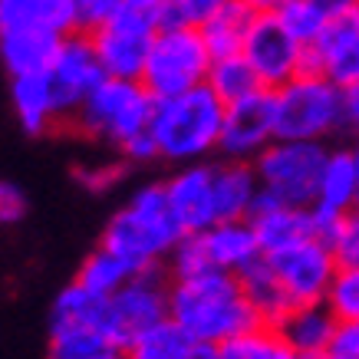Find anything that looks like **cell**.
Segmentation results:
<instances>
[{"mask_svg": "<svg viewBox=\"0 0 359 359\" xmlns=\"http://www.w3.org/2000/svg\"><path fill=\"white\" fill-rule=\"evenodd\" d=\"M126 4H132V7H145V11H158L165 0H126Z\"/></svg>", "mask_w": 359, "mask_h": 359, "instance_id": "7bdbcfd3", "label": "cell"}, {"mask_svg": "<svg viewBox=\"0 0 359 359\" xmlns=\"http://www.w3.org/2000/svg\"><path fill=\"white\" fill-rule=\"evenodd\" d=\"M343 119H346V132L359 135V83L343 89Z\"/></svg>", "mask_w": 359, "mask_h": 359, "instance_id": "ab89813d", "label": "cell"}, {"mask_svg": "<svg viewBox=\"0 0 359 359\" xmlns=\"http://www.w3.org/2000/svg\"><path fill=\"white\" fill-rule=\"evenodd\" d=\"M99 359H126V349H112V353H106V356H99Z\"/></svg>", "mask_w": 359, "mask_h": 359, "instance_id": "bcb514c9", "label": "cell"}, {"mask_svg": "<svg viewBox=\"0 0 359 359\" xmlns=\"http://www.w3.org/2000/svg\"><path fill=\"white\" fill-rule=\"evenodd\" d=\"M306 73H320L339 89L359 83V7L327 20L323 33L306 46Z\"/></svg>", "mask_w": 359, "mask_h": 359, "instance_id": "5bb4252c", "label": "cell"}, {"mask_svg": "<svg viewBox=\"0 0 359 359\" xmlns=\"http://www.w3.org/2000/svg\"><path fill=\"white\" fill-rule=\"evenodd\" d=\"M280 346V337L273 333V327H257L244 330V333H234L224 343L215 346V359H271Z\"/></svg>", "mask_w": 359, "mask_h": 359, "instance_id": "4dcf8cb0", "label": "cell"}, {"mask_svg": "<svg viewBox=\"0 0 359 359\" xmlns=\"http://www.w3.org/2000/svg\"><path fill=\"white\" fill-rule=\"evenodd\" d=\"M168 316V273L162 267L132 273L116 294L106 297V337L119 349Z\"/></svg>", "mask_w": 359, "mask_h": 359, "instance_id": "9c48e42d", "label": "cell"}, {"mask_svg": "<svg viewBox=\"0 0 359 359\" xmlns=\"http://www.w3.org/2000/svg\"><path fill=\"white\" fill-rule=\"evenodd\" d=\"M201 241H205L208 261L211 267L228 273H241L244 267L264 257L261 241H257V231L250 224V218H234V221H215L211 228L201 231Z\"/></svg>", "mask_w": 359, "mask_h": 359, "instance_id": "d6986e66", "label": "cell"}, {"mask_svg": "<svg viewBox=\"0 0 359 359\" xmlns=\"http://www.w3.org/2000/svg\"><path fill=\"white\" fill-rule=\"evenodd\" d=\"M330 353H337V356H343V359H359V320H343V323H337Z\"/></svg>", "mask_w": 359, "mask_h": 359, "instance_id": "f35d334b", "label": "cell"}, {"mask_svg": "<svg viewBox=\"0 0 359 359\" xmlns=\"http://www.w3.org/2000/svg\"><path fill=\"white\" fill-rule=\"evenodd\" d=\"M208 89L228 106L241 96H250L254 89H264L257 73L250 69V63L244 60V53L234 56H211V66H208Z\"/></svg>", "mask_w": 359, "mask_h": 359, "instance_id": "83f0119b", "label": "cell"}, {"mask_svg": "<svg viewBox=\"0 0 359 359\" xmlns=\"http://www.w3.org/2000/svg\"><path fill=\"white\" fill-rule=\"evenodd\" d=\"M261 191L254 162H238V158H224V162L211 165V198H215V218L234 221L250 218V205Z\"/></svg>", "mask_w": 359, "mask_h": 359, "instance_id": "ffe728a7", "label": "cell"}, {"mask_svg": "<svg viewBox=\"0 0 359 359\" xmlns=\"http://www.w3.org/2000/svg\"><path fill=\"white\" fill-rule=\"evenodd\" d=\"M155 33H158V11L122 4L99 30L89 33V40H93V50L106 76L139 79Z\"/></svg>", "mask_w": 359, "mask_h": 359, "instance_id": "ba28073f", "label": "cell"}, {"mask_svg": "<svg viewBox=\"0 0 359 359\" xmlns=\"http://www.w3.org/2000/svg\"><path fill=\"white\" fill-rule=\"evenodd\" d=\"M119 349L99 323L86 320H50V349L46 359H99Z\"/></svg>", "mask_w": 359, "mask_h": 359, "instance_id": "d4e9b609", "label": "cell"}, {"mask_svg": "<svg viewBox=\"0 0 359 359\" xmlns=\"http://www.w3.org/2000/svg\"><path fill=\"white\" fill-rule=\"evenodd\" d=\"M63 36H56L40 27H20V30H0V63L11 76L23 73H46L53 63V53Z\"/></svg>", "mask_w": 359, "mask_h": 359, "instance_id": "44dd1931", "label": "cell"}, {"mask_svg": "<svg viewBox=\"0 0 359 359\" xmlns=\"http://www.w3.org/2000/svg\"><path fill=\"white\" fill-rule=\"evenodd\" d=\"M162 271L168 273V280H188V277H198L205 271H218V267H211V261H208L201 234H182L175 241V248L165 254Z\"/></svg>", "mask_w": 359, "mask_h": 359, "instance_id": "f546056e", "label": "cell"}, {"mask_svg": "<svg viewBox=\"0 0 359 359\" xmlns=\"http://www.w3.org/2000/svg\"><path fill=\"white\" fill-rule=\"evenodd\" d=\"M271 261L277 280L290 297V304H323L327 287L337 273V257L323 238H310L277 254H264Z\"/></svg>", "mask_w": 359, "mask_h": 359, "instance_id": "4fadbf2b", "label": "cell"}, {"mask_svg": "<svg viewBox=\"0 0 359 359\" xmlns=\"http://www.w3.org/2000/svg\"><path fill=\"white\" fill-rule=\"evenodd\" d=\"M162 185L175 221L182 224L185 234H201L218 221L215 218V198H211V165L208 162L178 165Z\"/></svg>", "mask_w": 359, "mask_h": 359, "instance_id": "2e32d148", "label": "cell"}, {"mask_svg": "<svg viewBox=\"0 0 359 359\" xmlns=\"http://www.w3.org/2000/svg\"><path fill=\"white\" fill-rule=\"evenodd\" d=\"M327 244L337 257V267H359V205L339 215L327 234Z\"/></svg>", "mask_w": 359, "mask_h": 359, "instance_id": "836d02e7", "label": "cell"}, {"mask_svg": "<svg viewBox=\"0 0 359 359\" xmlns=\"http://www.w3.org/2000/svg\"><path fill=\"white\" fill-rule=\"evenodd\" d=\"M23 215H27V195H23V188L0 178V228H11V224L23 221Z\"/></svg>", "mask_w": 359, "mask_h": 359, "instance_id": "74e56055", "label": "cell"}, {"mask_svg": "<svg viewBox=\"0 0 359 359\" xmlns=\"http://www.w3.org/2000/svg\"><path fill=\"white\" fill-rule=\"evenodd\" d=\"M313 359H343V356H337V353H330L327 349V353H320V356H313Z\"/></svg>", "mask_w": 359, "mask_h": 359, "instance_id": "c3c4849f", "label": "cell"}, {"mask_svg": "<svg viewBox=\"0 0 359 359\" xmlns=\"http://www.w3.org/2000/svg\"><path fill=\"white\" fill-rule=\"evenodd\" d=\"M333 330H337V316L327 310V304H297L283 313L273 333L280 337L287 349H294L297 356L313 359L330 349Z\"/></svg>", "mask_w": 359, "mask_h": 359, "instance_id": "ac0fdd59", "label": "cell"}, {"mask_svg": "<svg viewBox=\"0 0 359 359\" xmlns=\"http://www.w3.org/2000/svg\"><path fill=\"white\" fill-rule=\"evenodd\" d=\"M40 27L56 36L76 33V17L69 0H0V30Z\"/></svg>", "mask_w": 359, "mask_h": 359, "instance_id": "603a6c76", "label": "cell"}, {"mask_svg": "<svg viewBox=\"0 0 359 359\" xmlns=\"http://www.w3.org/2000/svg\"><path fill=\"white\" fill-rule=\"evenodd\" d=\"M316 7H320V11L333 20V17H339V13H346V11H353V7H359V0H316Z\"/></svg>", "mask_w": 359, "mask_h": 359, "instance_id": "60d3db41", "label": "cell"}, {"mask_svg": "<svg viewBox=\"0 0 359 359\" xmlns=\"http://www.w3.org/2000/svg\"><path fill=\"white\" fill-rule=\"evenodd\" d=\"M273 139H277L273 89H254L250 96H241L224 106V126H221L218 145V152H224V158L254 162Z\"/></svg>", "mask_w": 359, "mask_h": 359, "instance_id": "7c38bea8", "label": "cell"}, {"mask_svg": "<svg viewBox=\"0 0 359 359\" xmlns=\"http://www.w3.org/2000/svg\"><path fill=\"white\" fill-rule=\"evenodd\" d=\"M231 0H165L158 7V27H201Z\"/></svg>", "mask_w": 359, "mask_h": 359, "instance_id": "e575fe53", "label": "cell"}, {"mask_svg": "<svg viewBox=\"0 0 359 359\" xmlns=\"http://www.w3.org/2000/svg\"><path fill=\"white\" fill-rule=\"evenodd\" d=\"M73 178L79 182V188H86L89 195H106V191L122 185V178H126V162L79 165V168H73Z\"/></svg>", "mask_w": 359, "mask_h": 359, "instance_id": "d590c367", "label": "cell"}, {"mask_svg": "<svg viewBox=\"0 0 359 359\" xmlns=\"http://www.w3.org/2000/svg\"><path fill=\"white\" fill-rule=\"evenodd\" d=\"M244 4H250L254 11H277L283 0H244Z\"/></svg>", "mask_w": 359, "mask_h": 359, "instance_id": "b9f144b4", "label": "cell"}, {"mask_svg": "<svg viewBox=\"0 0 359 359\" xmlns=\"http://www.w3.org/2000/svg\"><path fill=\"white\" fill-rule=\"evenodd\" d=\"M185 231L175 221L165 185L152 182V185H142L112 215L99 244L109 248L116 257H122L132 271L139 273V271H149V267H162L165 254L175 248V241Z\"/></svg>", "mask_w": 359, "mask_h": 359, "instance_id": "7a4b0ae2", "label": "cell"}, {"mask_svg": "<svg viewBox=\"0 0 359 359\" xmlns=\"http://www.w3.org/2000/svg\"><path fill=\"white\" fill-rule=\"evenodd\" d=\"M241 53L264 89H280L283 83L306 73V46L283 27L273 11H254Z\"/></svg>", "mask_w": 359, "mask_h": 359, "instance_id": "30bf717a", "label": "cell"}, {"mask_svg": "<svg viewBox=\"0 0 359 359\" xmlns=\"http://www.w3.org/2000/svg\"><path fill=\"white\" fill-rule=\"evenodd\" d=\"M277 106V139L330 142L346 132L343 89L320 73H300L280 89H273Z\"/></svg>", "mask_w": 359, "mask_h": 359, "instance_id": "5b68a950", "label": "cell"}, {"mask_svg": "<svg viewBox=\"0 0 359 359\" xmlns=\"http://www.w3.org/2000/svg\"><path fill=\"white\" fill-rule=\"evenodd\" d=\"M195 359H215V346H205V343H201L198 353H195Z\"/></svg>", "mask_w": 359, "mask_h": 359, "instance_id": "f6af8a7d", "label": "cell"}, {"mask_svg": "<svg viewBox=\"0 0 359 359\" xmlns=\"http://www.w3.org/2000/svg\"><path fill=\"white\" fill-rule=\"evenodd\" d=\"M353 205H359V168L349 149H330L327 162L320 168L316 178V195H313V215L320 224V234L327 241L330 228L337 224L339 215H346Z\"/></svg>", "mask_w": 359, "mask_h": 359, "instance_id": "e0dca14e", "label": "cell"}, {"mask_svg": "<svg viewBox=\"0 0 359 359\" xmlns=\"http://www.w3.org/2000/svg\"><path fill=\"white\" fill-rule=\"evenodd\" d=\"M132 267L122 257H116L109 248H102L99 244L93 254H89L86 261H83V267L76 271V283L79 287H86L89 294H96V297H109L116 294L122 283L132 277Z\"/></svg>", "mask_w": 359, "mask_h": 359, "instance_id": "f1b7e54d", "label": "cell"}, {"mask_svg": "<svg viewBox=\"0 0 359 359\" xmlns=\"http://www.w3.org/2000/svg\"><path fill=\"white\" fill-rule=\"evenodd\" d=\"M330 145L310 139H273L257 158L254 172L267 195L283 205H313L316 178L327 162Z\"/></svg>", "mask_w": 359, "mask_h": 359, "instance_id": "52a82bcc", "label": "cell"}, {"mask_svg": "<svg viewBox=\"0 0 359 359\" xmlns=\"http://www.w3.org/2000/svg\"><path fill=\"white\" fill-rule=\"evenodd\" d=\"M208 66L211 50L198 27H158L139 79L155 99H168L201 86Z\"/></svg>", "mask_w": 359, "mask_h": 359, "instance_id": "8992f818", "label": "cell"}, {"mask_svg": "<svg viewBox=\"0 0 359 359\" xmlns=\"http://www.w3.org/2000/svg\"><path fill=\"white\" fill-rule=\"evenodd\" d=\"M11 102H13V112H17V122H20L23 132H30V135H43V132L60 126L53 86H50V76H46V73L11 76Z\"/></svg>", "mask_w": 359, "mask_h": 359, "instance_id": "7402d4cb", "label": "cell"}, {"mask_svg": "<svg viewBox=\"0 0 359 359\" xmlns=\"http://www.w3.org/2000/svg\"><path fill=\"white\" fill-rule=\"evenodd\" d=\"M277 17H280V23L287 27V30L294 33L297 40L304 46H310L323 33V27H327V13L316 7V0H283L280 7H277Z\"/></svg>", "mask_w": 359, "mask_h": 359, "instance_id": "1f68e13d", "label": "cell"}, {"mask_svg": "<svg viewBox=\"0 0 359 359\" xmlns=\"http://www.w3.org/2000/svg\"><path fill=\"white\" fill-rule=\"evenodd\" d=\"M323 304H327L330 313L337 316V323L359 320V267H337Z\"/></svg>", "mask_w": 359, "mask_h": 359, "instance_id": "d6a6232c", "label": "cell"}, {"mask_svg": "<svg viewBox=\"0 0 359 359\" xmlns=\"http://www.w3.org/2000/svg\"><path fill=\"white\" fill-rule=\"evenodd\" d=\"M198 346L201 343L191 333H185L172 316H165L132 339L126 346V359H195Z\"/></svg>", "mask_w": 359, "mask_h": 359, "instance_id": "484cf974", "label": "cell"}, {"mask_svg": "<svg viewBox=\"0 0 359 359\" xmlns=\"http://www.w3.org/2000/svg\"><path fill=\"white\" fill-rule=\"evenodd\" d=\"M168 316L205 346H218L234 333L261 323L241 290L238 273L228 271L168 280Z\"/></svg>", "mask_w": 359, "mask_h": 359, "instance_id": "6da1fadb", "label": "cell"}, {"mask_svg": "<svg viewBox=\"0 0 359 359\" xmlns=\"http://www.w3.org/2000/svg\"><path fill=\"white\" fill-rule=\"evenodd\" d=\"M50 76V86H53V99H56V116H60V126H69L76 109L83 106V99L93 93V89L106 79L102 66H99V56L93 50V40L89 33H69L60 40L53 53V63L46 69Z\"/></svg>", "mask_w": 359, "mask_h": 359, "instance_id": "8fae6325", "label": "cell"}, {"mask_svg": "<svg viewBox=\"0 0 359 359\" xmlns=\"http://www.w3.org/2000/svg\"><path fill=\"white\" fill-rule=\"evenodd\" d=\"M73 4V17H76V30L79 33H93L102 23L109 20L112 13L119 11L126 0H69Z\"/></svg>", "mask_w": 359, "mask_h": 359, "instance_id": "8d00e7d4", "label": "cell"}, {"mask_svg": "<svg viewBox=\"0 0 359 359\" xmlns=\"http://www.w3.org/2000/svg\"><path fill=\"white\" fill-rule=\"evenodd\" d=\"M271 359H304V356H297L294 349H287V346H283V343H280V346H277V353H273Z\"/></svg>", "mask_w": 359, "mask_h": 359, "instance_id": "ee69618b", "label": "cell"}, {"mask_svg": "<svg viewBox=\"0 0 359 359\" xmlns=\"http://www.w3.org/2000/svg\"><path fill=\"white\" fill-rule=\"evenodd\" d=\"M349 152H353V158H356V168H359V135H356V142L349 145Z\"/></svg>", "mask_w": 359, "mask_h": 359, "instance_id": "7dc6e473", "label": "cell"}, {"mask_svg": "<svg viewBox=\"0 0 359 359\" xmlns=\"http://www.w3.org/2000/svg\"><path fill=\"white\" fill-rule=\"evenodd\" d=\"M250 224L257 231L264 254H277L294 244H304L310 238H323L316 215L310 205H283L267 191H257L254 205H250Z\"/></svg>", "mask_w": 359, "mask_h": 359, "instance_id": "9a60e30c", "label": "cell"}, {"mask_svg": "<svg viewBox=\"0 0 359 359\" xmlns=\"http://www.w3.org/2000/svg\"><path fill=\"white\" fill-rule=\"evenodd\" d=\"M221 126H224V102L208 89V83H201L178 96L155 99L149 129L162 162L188 165L205 162L211 152H218Z\"/></svg>", "mask_w": 359, "mask_h": 359, "instance_id": "3957f363", "label": "cell"}, {"mask_svg": "<svg viewBox=\"0 0 359 359\" xmlns=\"http://www.w3.org/2000/svg\"><path fill=\"white\" fill-rule=\"evenodd\" d=\"M250 20H254V7L244 0H231L218 13H211L198 30L205 36L211 56H234L241 53V46L248 40Z\"/></svg>", "mask_w": 359, "mask_h": 359, "instance_id": "4316f807", "label": "cell"}, {"mask_svg": "<svg viewBox=\"0 0 359 359\" xmlns=\"http://www.w3.org/2000/svg\"><path fill=\"white\" fill-rule=\"evenodd\" d=\"M238 280H241L244 297H248L250 310L257 313V320H261L264 327H277L283 320V313L294 306L267 257H257L250 267H244V271L238 273Z\"/></svg>", "mask_w": 359, "mask_h": 359, "instance_id": "cb8c5ba5", "label": "cell"}, {"mask_svg": "<svg viewBox=\"0 0 359 359\" xmlns=\"http://www.w3.org/2000/svg\"><path fill=\"white\" fill-rule=\"evenodd\" d=\"M155 112V96L142 86V79H116L106 76L83 106L76 109L66 129H76L93 142H106L112 149H126L132 139L149 132Z\"/></svg>", "mask_w": 359, "mask_h": 359, "instance_id": "277c9868", "label": "cell"}]
</instances>
